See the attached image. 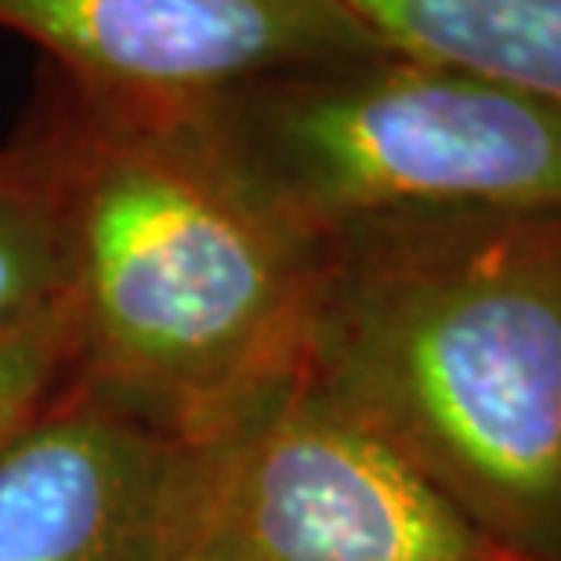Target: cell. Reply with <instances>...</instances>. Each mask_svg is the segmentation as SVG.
<instances>
[{
    "mask_svg": "<svg viewBox=\"0 0 561 561\" xmlns=\"http://www.w3.org/2000/svg\"><path fill=\"white\" fill-rule=\"evenodd\" d=\"M11 141L51 214L77 385L185 435L294 366L319 243L247 193L193 105L44 66Z\"/></svg>",
    "mask_w": 561,
    "mask_h": 561,
    "instance_id": "6da1fadb",
    "label": "cell"
},
{
    "mask_svg": "<svg viewBox=\"0 0 561 561\" xmlns=\"http://www.w3.org/2000/svg\"><path fill=\"white\" fill-rule=\"evenodd\" d=\"M297 366L522 561H561V207L319 240Z\"/></svg>",
    "mask_w": 561,
    "mask_h": 561,
    "instance_id": "7a4b0ae2",
    "label": "cell"
},
{
    "mask_svg": "<svg viewBox=\"0 0 561 561\" xmlns=\"http://www.w3.org/2000/svg\"><path fill=\"white\" fill-rule=\"evenodd\" d=\"M254 199L308 240L380 218L561 207V110L369 51L188 102Z\"/></svg>",
    "mask_w": 561,
    "mask_h": 561,
    "instance_id": "3957f363",
    "label": "cell"
},
{
    "mask_svg": "<svg viewBox=\"0 0 561 561\" xmlns=\"http://www.w3.org/2000/svg\"><path fill=\"white\" fill-rule=\"evenodd\" d=\"M171 561H522L286 366L174 435Z\"/></svg>",
    "mask_w": 561,
    "mask_h": 561,
    "instance_id": "277c9868",
    "label": "cell"
},
{
    "mask_svg": "<svg viewBox=\"0 0 561 561\" xmlns=\"http://www.w3.org/2000/svg\"><path fill=\"white\" fill-rule=\"evenodd\" d=\"M0 30L69 80L163 102L385 51L337 0H0Z\"/></svg>",
    "mask_w": 561,
    "mask_h": 561,
    "instance_id": "5b68a950",
    "label": "cell"
},
{
    "mask_svg": "<svg viewBox=\"0 0 561 561\" xmlns=\"http://www.w3.org/2000/svg\"><path fill=\"white\" fill-rule=\"evenodd\" d=\"M174 435L69 380L0 453V561H171Z\"/></svg>",
    "mask_w": 561,
    "mask_h": 561,
    "instance_id": "8992f818",
    "label": "cell"
},
{
    "mask_svg": "<svg viewBox=\"0 0 561 561\" xmlns=\"http://www.w3.org/2000/svg\"><path fill=\"white\" fill-rule=\"evenodd\" d=\"M385 51L561 110V0H337Z\"/></svg>",
    "mask_w": 561,
    "mask_h": 561,
    "instance_id": "52a82bcc",
    "label": "cell"
},
{
    "mask_svg": "<svg viewBox=\"0 0 561 561\" xmlns=\"http://www.w3.org/2000/svg\"><path fill=\"white\" fill-rule=\"evenodd\" d=\"M62 305V257L51 214L15 141L0 149V327Z\"/></svg>",
    "mask_w": 561,
    "mask_h": 561,
    "instance_id": "ba28073f",
    "label": "cell"
},
{
    "mask_svg": "<svg viewBox=\"0 0 561 561\" xmlns=\"http://www.w3.org/2000/svg\"><path fill=\"white\" fill-rule=\"evenodd\" d=\"M73 380V327L66 305L0 327V453Z\"/></svg>",
    "mask_w": 561,
    "mask_h": 561,
    "instance_id": "9c48e42d",
    "label": "cell"
}]
</instances>
